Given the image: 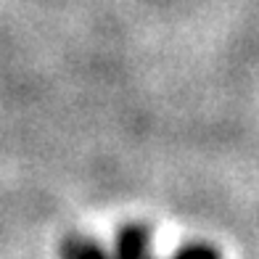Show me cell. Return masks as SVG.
I'll return each mask as SVG.
<instances>
[{
	"label": "cell",
	"instance_id": "cell-1",
	"mask_svg": "<svg viewBox=\"0 0 259 259\" xmlns=\"http://www.w3.org/2000/svg\"><path fill=\"white\" fill-rule=\"evenodd\" d=\"M114 259H154L151 256V233L146 225H124L116 238Z\"/></svg>",
	"mask_w": 259,
	"mask_h": 259
},
{
	"label": "cell",
	"instance_id": "cell-2",
	"mask_svg": "<svg viewBox=\"0 0 259 259\" xmlns=\"http://www.w3.org/2000/svg\"><path fill=\"white\" fill-rule=\"evenodd\" d=\"M61 259H111L96 241L82 238V235H69L61 243Z\"/></svg>",
	"mask_w": 259,
	"mask_h": 259
},
{
	"label": "cell",
	"instance_id": "cell-3",
	"mask_svg": "<svg viewBox=\"0 0 259 259\" xmlns=\"http://www.w3.org/2000/svg\"><path fill=\"white\" fill-rule=\"evenodd\" d=\"M172 259H220V254L206 243H191V246H185V249H180Z\"/></svg>",
	"mask_w": 259,
	"mask_h": 259
}]
</instances>
